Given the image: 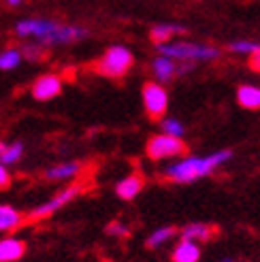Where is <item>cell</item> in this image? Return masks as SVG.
Returning a JSON list of instances; mask_svg holds the SVG:
<instances>
[{
	"instance_id": "7",
	"label": "cell",
	"mask_w": 260,
	"mask_h": 262,
	"mask_svg": "<svg viewBox=\"0 0 260 262\" xmlns=\"http://www.w3.org/2000/svg\"><path fill=\"white\" fill-rule=\"evenodd\" d=\"M143 107H145L149 117L162 120L168 109V92L164 90V85L156 81H149L143 85Z\"/></svg>"
},
{
	"instance_id": "9",
	"label": "cell",
	"mask_w": 260,
	"mask_h": 262,
	"mask_svg": "<svg viewBox=\"0 0 260 262\" xmlns=\"http://www.w3.org/2000/svg\"><path fill=\"white\" fill-rule=\"evenodd\" d=\"M60 92H62V79L54 73L41 75L32 83V98H36V100H51V98H56Z\"/></svg>"
},
{
	"instance_id": "22",
	"label": "cell",
	"mask_w": 260,
	"mask_h": 262,
	"mask_svg": "<svg viewBox=\"0 0 260 262\" xmlns=\"http://www.w3.org/2000/svg\"><path fill=\"white\" fill-rule=\"evenodd\" d=\"M260 49V43L256 41H248V38H239V41H232L228 45V51L232 54H239V56H252Z\"/></svg>"
},
{
	"instance_id": "17",
	"label": "cell",
	"mask_w": 260,
	"mask_h": 262,
	"mask_svg": "<svg viewBox=\"0 0 260 262\" xmlns=\"http://www.w3.org/2000/svg\"><path fill=\"white\" fill-rule=\"evenodd\" d=\"M201 260V247L192 241L181 239L173 250V262H199Z\"/></svg>"
},
{
	"instance_id": "2",
	"label": "cell",
	"mask_w": 260,
	"mask_h": 262,
	"mask_svg": "<svg viewBox=\"0 0 260 262\" xmlns=\"http://www.w3.org/2000/svg\"><path fill=\"white\" fill-rule=\"evenodd\" d=\"M232 158L230 149H220L213 154H205V156H186V158L173 160L164 168V177L177 181V183H194L203 177H209L215 173L220 166L226 164Z\"/></svg>"
},
{
	"instance_id": "1",
	"label": "cell",
	"mask_w": 260,
	"mask_h": 262,
	"mask_svg": "<svg viewBox=\"0 0 260 262\" xmlns=\"http://www.w3.org/2000/svg\"><path fill=\"white\" fill-rule=\"evenodd\" d=\"M15 34L19 38H32V43L47 49V47H58V45L81 41V38L88 36V30L81 28V26L60 24L49 17H28V19L17 21Z\"/></svg>"
},
{
	"instance_id": "19",
	"label": "cell",
	"mask_w": 260,
	"mask_h": 262,
	"mask_svg": "<svg viewBox=\"0 0 260 262\" xmlns=\"http://www.w3.org/2000/svg\"><path fill=\"white\" fill-rule=\"evenodd\" d=\"M173 237H175V228L173 226H160L147 237V245L149 247H160V245L168 243Z\"/></svg>"
},
{
	"instance_id": "26",
	"label": "cell",
	"mask_w": 260,
	"mask_h": 262,
	"mask_svg": "<svg viewBox=\"0 0 260 262\" xmlns=\"http://www.w3.org/2000/svg\"><path fill=\"white\" fill-rule=\"evenodd\" d=\"M250 64H252V67H254L256 71H260V49L256 51V54H252V56H250Z\"/></svg>"
},
{
	"instance_id": "20",
	"label": "cell",
	"mask_w": 260,
	"mask_h": 262,
	"mask_svg": "<svg viewBox=\"0 0 260 262\" xmlns=\"http://www.w3.org/2000/svg\"><path fill=\"white\" fill-rule=\"evenodd\" d=\"M21 156H24V143L15 141V143H11V145H5V151L0 154V164H15L21 160Z\"/></svg>"
},
{
	"instance_id": "16",
	"label": "cell",
	"mask_w": 260,
	"mask_h": 262,
	"mask_svg": "<svg viewBox=\"0 0 260 262\" xmlns=\"http://www.w3.org/2000/svg\"><path fill=\"white\" fill-rule=\"evenodd\" d=\"M237 100H239L241 107H245V109H252V111L260 109V88L254 85V83H243V85H239V90H237Z\"/></svg>"
},
{
	"instance_id": "11",
	"label": "cell",
	"mask_w": 260,
	"mask_h": 262,
	"mask_svg": "<svg viewBox=\"0 0 260 262\" xmlns=\"http://www.w3.org/2000/svg\"><path fill=\"white\" fill-rule=\"evenodd\" d=\"M26 224V215L11 205H0V232L17 230Z\"/></svg>"
},
{
	"instance_id": "3",
	"label": "cell",
	"mask_w": 260,
	"mask_h": 262,
	"mask_svg": "<svg viewBox=\"0 0 260 262\" xmlns=\"http://www.w3.org/2000/svg\"><path fill=\"white\" fill-rule=\"evenodd\" d=\"M158 54L166 56L175 62H188V64H197V62H211L220 58V49L205 45V43H190V41H171L158 45Z\"/></svg>"
},
{
	"instance_id": "5",
	"label": "cell",
	"mask_w": 260,
	"mask_h": 262,
	"mask_svg": "<svg viewBox=\"0 0 260 262\" xmlns=\"http://www.w3.org/2000/svg\"><path fill=\"white\" fill-rule=\"evenodd\" d=\"M83 188H85L83 183H71V186H67L64 190H60L56 196H51L47 203L34 207L30 213H26V220L36 222V220H45V217H49V215H54L58 209H62L64 205H69L71 201H75L77 196L83 192Z\"/></svg>"
},
{
	"instance_id": "29",
	"label": "cell",
	"mask_w": 260,
	"mask_h": 262,
	"mask_svg": "<svg viewBox=\"0 0 260 262\" xmlns=\"http://www.w3.org/2000/svg\"><path fill=\"white\" fill-rule=\"evenodd\" d=\"M222 262H235V260H222Z\"/></svg>"
},
{
	"instance_id": "27",
	"label": "cell",
	"mask_w": 260,
	"mask_h": 262,
	"mask_svg": "<svg viewBox=\"0 0 260 262\" xmlns=\"http://www.w3.org/2000/svg\"><path fill=\"white\" fill-rule=\"evenodd\" d=\"M5 3H7L9 7H19V5L24 3V0H5Z\"/></svg>"
},
{
	"instance_id": "13",
	"label": "cell",
	"mask_w": 260,
	"mask_h": 262,
	"mask_svg": "<svg viewBox=\"0 0 260 262\" xmlns=\"http://www.w3.org/2000/svg\"><path fill=\"white\" fill-rule=\"evenodd\" d=\"M213 226L211 224H203V222H197V224H188L184 230H181V239L184 241H192V243H205L213 237Z\"/></svg>"
},
{
	"instance_id": "4",
	"label": "cell",
	"mask_w": 260,
	"mask_h": 262,
	"mask_svg": "<svg viewBox=\"0 0 260 262\" xmlns=\"http://www.w3.org/2000/svg\"><path fill=\"white\" fill-rule=\"evenodd\" d=\"M133 62H135V56L128 47L113 45L98 60L96 71L102 77H113V79H118V77H124L130 69H133Z\"/></svg>"
},
{
	"instance_id": "10",
	"label": "cell",
	"mask_w": 260,
	"mask_h": 262,
	"mask_svg": "<svg viewBox=\"0 0 260 262\" xmlns=\"http://www.w3.org/2000/svg\"><path fill=\"white\" fill-rule=\"evenodd\" d=\"M83 171V164L81 162H60L49 166L45 171V179L49 181H71L77 179Z\"/></svg>"
},
{
	"instance_id": "24",
	"label": "cell",
	"mask_w": 260,
	"mask_h": 262,
	"mask_svg": "<svg viewBox=\"0 0 260 262\" xmlns=\"http://www.w3.org/2000/svg\"><path fill=\"white\" fill-rule=\"evenodd\" d=\"M107 234H113V237H128V226H124L122 222H111V224L107 226Z\"/></svg>"
},
{
	"instance_id": "8",
	"label": "cell",
	"mask_w": 260,
	"mask_h": 262,
	"mask_svg": "<svg viewBox=\"0 0 260 262\" xmlns=\"http://www.w3.org/2000/svg\"><path fill=\"white\" fill-rule=\"evenodd\" d=\"M194 67V64H188V62H175L171 58H166V56H156L151 60V73L156 77V83H168L171 79H175V75H184L186 71H190Z\"/></svg>"
},
{
	"instance_id": "25",
	"label": "cell",
	"mask_w": 260,
	"mask_h": 262,
	"mask_svg": "<svg viewBox=\"0 0 260 262\" xmlns=\"http://www.w3.org/2000/svg\"><path fill=\"white\" fill-rule=\"evenodd\" d=\"M11 186V173L7 171L5 164H0V190H7Z\"/></svg>"
},
{
	"instance_id": "28",
	"label": "cell",
	"mask_w": 260,
	"mask_h": 262,
	"mask_svg": "<svg viewBox=\"0 0 260 262\" xmlns=\"http://www.w3.org/2000/svg\"><path fill=\"white\" fill-rule=\"evenodd\" d=\"M5 151V143H0V154H3Z\"/></svg>"
},
{
	"instance_id": "12",
	"label": "cell",
	"mask_w": 260,
	"mask_h": 262,
	"mask_svg": "<svg viewBox=\"0 0 260 262\" xmlns=\"http://www.w3.org/2000/svg\"><path fill=\"white\" fill-rule=\"evenodd\" d=\"M26 254V243L17 237H7L0 241V262H17Z\"/></svg>"
},
{
	"instance_id": "21",
	"label": "cell",
	"mask_w": 260,
	"mask_h": 262,
	"mask_svg": "<svg viewBox=\"0 0 260 262\" xmlns=\"http://www.w3.org/2000/svg\"><path fill=\"white\" fill-rule=\"evenodd\" d=\"M21 54H19V49L17 47H9L5 51H0V71H11V69H15L19 67V62H21Z\"/></svg>"
},
{
	"instance_id": "23",
	"label": "cell",
	"mask_w": 260,
	"mask_h": 262,
	"mask_svg": "<svg viewBox=\"0 0 260 262\" xmlns=\"http://www.w3.org/2000/svg\"><path fill=\"white\" fill-rule=\"evenodd\" d=\"M19 54H21V58H26V60H43L45 47L36 45V43H24V45L19 47Z\"/></svg>"
},
{
	"instance_id": "14",
	"label": "cell",
	"mask_w": 260,
	"mask_h": 262,
	"mask_svg": "<svg viewBox=\"0 0 260 262\" xmlns=\"http://www.w3.org/2000/svg\"><path fill=\"white\" fill-rule=\"evenodd\" d=\"M186 28L184 26H177V24H158V26H154L149 36H151V41L156 45H164V43H171L173 38L177 34H184Z\"/></svg>"
},
{
	"instance_id": "6",
	"label": "cell",
	"mask_w": 260,
	"mask_h": 262,
	"mask_svg": "<svg viewBox=\"0 0 260 262\" xmlns=\"http://www.w3.org/2000/svg\"><path fill=\"white\" fill-rule=\"evenodd\" d=\"M186 151V145L181 139H173L166 135H154L147 141V156L151 160H171V158H179L181 154Z\"/></svg>"
},
{
	"instance_id": "15",
	"label": "cell",
	"mask_w": 260,
	"mask_h": 262,
	"mask_svg": "<svg viewBox=\"0 0 260 262\" xmlns=\"http://www.w3.org/2000/svg\"><path fill=\"white\" fill-rule=\"evenodd\" d=\"M141 188H143V179L139 175H128L122 181H118V186H115V194H118L122 201H133V199L139 196Z\"/></svg>"
},
{
	"instance_id": "18",
	"label": "cell",
	"mask_w": 260,
	"mask_h": 262,
	"mask_svg": "<svg viewBox=\"0 0 260 262\" xmlns=\"http://www.w3.org/2000/svg\"><path fill=\"white\" fill-rule=\"evenodd\" d=\"M160 130H162V135L173 137V139H184V135H186L184 124H181L179 120H175V117H162Z\"/></svg>"
}]
</instances>
